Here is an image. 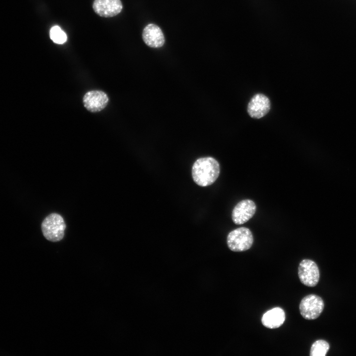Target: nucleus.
I'll return each mask as SVG.
<instances>
[{
    "label": "nucleus",
    "instance_id": "1",
    "mask_svg": "<svg viewBox=\"0 0 356 356\" xmlns=\"http://www.w3.org/2000/svg\"><path fill=\"white\" fill-rule=\"evenodd\" d=\"M220 172V167L218 162L210 157L197 159L192 168L193 179L201 186L212 184L218 178Z\"/></svg>",
    "mask_w": 356,
    "mask_h": 356
},
{
    "label": "nucleus",
    "instance_id": "2",
    "mask_svg": "<svg viewBox=\"0 0 356 356\" xmlns=\"http://www.w3.org/2000/svg\"><path fill=\"white\" fill-rule=\"evenodd\" d=\"M66 224L62 217L57 213H51L43 221L41 225L44 237L51 242L62 240L64 236Z\"/></svg>",
    "mask_w": 356,
    "mask_h": 356
},
{
    "label": "nucleus",
    "instance_id": "3",
    "mask_svg": "<svg viewBox=\"0 0 356 356\" xmlns=\"http://www.w3.org/2000/svg\"><path fill=\"white\" fill-rule=\"evenodd\" d=\"M251 230L245 227L237 228L230 232L226 239L229 249L234 252H242L249 249L253 243Z\"/></svg>",
    "mask_w": 356,
    "mask_h": 356
},
{
    "label": "nucleus",
    "instance_id": "4",
    "mask_svg": "<svg viewBox=\"0 0 356 356\" xmlns=\"http://www.w3.org/2000/svg\"><path fill=\"white\" fill-rule=\"evenodd\" d=\"M324 304L322 298L314 294H310L301 300L299 310L301 315L306 319L317 318L322 312Z\"/></svg>",
    "mask_w": 356,
    "mask_h": 356
},
{
    "label": "nucleus",
    "instance_id": "5",
    "mask_svg": "<svg viewBox=\"0 0 356 356\" xmlns=\"http://www.w3.org/2000/svg\"><path fill=\"white\" fill-rule=\"evenodd\" d=\"M298 276L304 285L309 287L316 286L319 279V271L316 264L309 259L302 260L298 267Z\"/></svg>",
    "mask_w": 356,
    "mask_h": 356
},
{
    "label": "nucleus",
    "instance_id": "6",
    "mask_svg": "<svg viewBox=\"0 0 356 356\" xmlns=\"http://www.w3.org/2000/svg\"><path fill=\"white\" fill-rule=\"evenodd\" d=\"M256 209V205L252 200H241L233 209L232 219L233 222L238 225L246 222L254 215Z\"/></svg>",
    "mask_w": 356,
    "mask_h": 356
},
{
    "label": "nucleus",
    "instance_id": "7",
    "mask_svg": "<svg viewBox=\"0 0 356 356\" xmlns=\"http://www.w3.org/2000/svg\"><path fill=\"white\" fill-rule=\"evenodd\" d=\"M109 101L107 95L101 90H90L83 97L85 108L92 113L99 112L107 106Z\"/></svg>",
    "mask_w": 356,
    "mask_h": 356
},
{
    "label": "nucleus",
    "instance_id": "8",
    "mask_svg": "<svg viewBox=\"0 0 356 356\" xmlns=\"http://www.w3.org/2000/svg\"><path fill=\"white\" fill-rule=\"evenodd\" d=\"M270 105V101L267 97L263 94H256L249 101L247 111L251 117L260 119L268 112Z\"/></svg>",
    "mask_w": 356,
    "mask_h": 356
},
{
    "label": "nucleus",
    "instance_id": "9",
    "mask_svg": "<svg viewBox=\"0 0 356 356\" xmlns=\"http://www.w3.org/2000/svg\"><path fill=\"white\" fill-rule=\"evenodd\" d=\"M92 8L99 16L111 17L121 12L123 4L121 0H94Z\"/></svg>",
    "mask_w": 356,
    "mask_h": 356
},
{
    "label": "nucleus",
    "instance_id": "10",
    "mask_svg": "<svg viewBox=\"0 0 356 356\" xmlns=\"http://www.w3.org/2000/svg\"><path fill=\"white\" fill-rule=\"evenodd\" d=\"M142 37L144 43L150 47H161L165 43V37L162 30L154 24H149L144 27Z\"/></svg>",
    "mask_w": 356,
    "mask_h": 356
},
{
    "label": "nucleus",
    "instance_id": "11",
    "mask_svg": "<svg viewBox=\"0 0 356 356\" xmlns=\"http://www.w3.org/2000/svg\"><path fill=\"white\" fill-rule=\"evenodd\" d=\"M285 320L284 311L279 307L274 308L265 312L261 319L263 325L270 329L281 326Z\"/></svg>",
    "mask_w": 356,
    "mask_h": 356
},
{
    "label": "nucleus",
    "instance_id": "12",
    "mask_svg": "<svg viewBox=\"0 0 356 356\" xmlns=\"http://www.w3.org/2000/svg\"><path fill=\"white\" fill-rule=\"evenodd\" d=\"M329 349V345L325 341L318 340L314 342L310 350V356H325Z\"/></svg>",
    "mask_w": 356,
    "mask_h": 356
},
{
    "label": "nucleus",
    "instance_id": "13",
    "mask_svg": "<svg viewBox=\"0 0 356 356\" xmlns=\"http://www.w3.org/2000/svg\"><path fill=\"white\" fill-rule=\"evenodd\" d=\"M50 37L52 41L57 44H63L66 42V33L58 26H53L50 30Z\"/></svg>",
    "mask_w": 356,
    "mask_h": 356
}]
</instances>
